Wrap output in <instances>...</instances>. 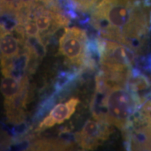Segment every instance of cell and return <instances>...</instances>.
<instances>
[{
    "mask_svg": "<svg viewBox=\"0 0 151 151\" xmlns=\"http://www.w3.org/2000/svg\"><path fill=\"white\" fill-rule=\"evenodd\" d=\"M25 0H1V16H14L21 9Z\"/></svg>",
    "mask_w": 151,
    "mask_h": 151,
    "instance_id": "cell-9",
    "label": "cell"
},
{
    "mask_svg": "<svg viewBox=\"0 0 151 151\" xmlns=\"http://www.w3.org/2000/svg\"><path fill=\"white\" fill-rule=\"evenodd\" d=\"M96 83L92 103L94 118L123 131L146 99L128 85L111 82L99 73Z\"/></svg>",
    "mask_w": 151,
    "mask_h": 151,
    "instance_id": "cell-2",
    "label": "cell"
},
{
    "mask_svg": "<svg viewBox=\"0 0 151 151\" xmlns=\"http://www.w3.org/2000/svg\"><path fill=\"white\" fill-rule=\"evenodd\" d=\"M1 91L4 98V107L11 120L19 122L22 116V107L26 99L27 78H17L9 73H2Z\"/></svg>",
    "mask_w": 151,
    "mask_h": 151,
    "instance_id": "cell-3",
    "label": "cell"
},
{
    "mask_svg": "<svg viewBox=\"0 0 151 151\" xmlns=\"http://www.w3.org/2000/svg\"><path fill=\"white\" fill-rule=\"evenodd\" d=\"M90 24L101 37L138 53L151 32V0H100L90 13Z\"/></svg>",
    "mask_w": 151,
    "mask_h": 151,
    "instance_id": "cell-1",
    "label": "cell"
},
{
    "mask_svg": "<svg viewBox=\"0 0 151 151\" xmlns=\"http://www.w3.org/2000/svg\"><path fill=\"white\" fill-rule=\"evenodd\" d=\"M79 104L78 98L73 97L67 102L56 105L49 115L43 120L39 124L40 129L52 127L57 124H61L65 120H69L74 113L77 105Z\"/></svg>",
    "mask_w": 151,
    "mask_h": 151,
    "instance_id": "cell-6",
    "label": "cell"
},
{
    "mask_svg": "<svg viewBox=\"0 0 151 151\" xmlns=\"http://www.w3.org/2000/svg\"><path fill=\"white\" fill-rule=\"evenodd\" d=\"M100 0H66L70 16L75 17L76 12L79 14L91 13Z\"/></svg>",
    "mask_w": 151,
    "mask_h": 151,
    "instance_id": "cell-8",
    "label": "cell"
},
{
    "mask_svg": "<svg viewBox=\"0 0 151 151\" xmlns=\"http://www.w3.org/2000/svg\"><path fill=\"white\" fill-rule=\"evenodd\" d=\"M109 124L99 120H88L82 129L76 134V140L84 150H92L108 139Z\"/></svg>",
    "mask_w": 151,
    "mask_h": 151,
    "instance_id": "cell-5",
    "label": "cell"
},
{
    "mask_svg": "<svg viewBox=\"0 0 151 151\" xmlns=\"http://www.w3.org/2000/svg\"><path fill=\"white\" fill-rule=\"evenodd\" d=\"M20 45H22L18 39L9 30L1 29V67L14 60L20 52Z\"/></svg>",
    "mask_w": 151,
    "mask_h": 151,
    "instance_id": "cell-7",
    "label": "cell"
},
{
    "mask_svg": "<svg viewBox=\"0 0 151 151\" xmlns=\"http://www.w3.org/2000/svg\"><path fill=\"white\" fill-rule=\"evenodd\" d=\"M88 36L78 27H65L59 40V52L70 65H84L88 50Z\"/></svg>",
    "mask_w": 151,
    "mask_h": 151,
    "instance_id": "cell-4",
    "label": "cell"
}]
</instances>
